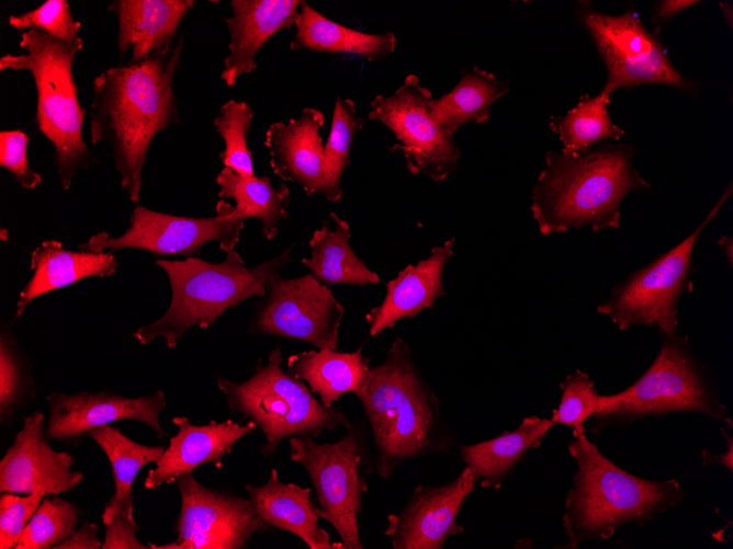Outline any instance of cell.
<instances>
[{
	"label": "cell",
	"instance_id": "cell-1",
	"mask_svg": "<svg viewBox=\"0 0 733 549\" xmlns=\"http://www.w3.org/2000/svg\"><path fill=\"white\" fill-rule=\"evenodd\" d=\"M183 38L146 60L104 69L93 80L90 138L112 151L121 187L138 203L149 146L162 129L179 122L173 79Z\"/></svg>",
	"mask_w": 733,
	"mask_h": 549
},
{
	"label": "cell",
	"instance_id": "cell-2",
	"mask_svg": "<svg viewBox=\"0 0 733 549\" xmlns=\"http://www.w3.org/2000/svg\"><path fill=\"white\" fill-rule=\"evenodd\" d=\"M373 442L375 471L388 480L408 461L448 455L456 445L441 403L397 335L384 359L370 367L354 392Z\"/></svg>",
	"mask_w": 733,
	"mask_h": 549
},
{
	"label": "cell",
	"instance_id": "cell-3",
	"mask_svg": "<svg viewBox=\"0 0 733 549\" xmlns=\"http://www.w3.org/2000/svg\"><path fill=\"white\" fill-rule=\"evenodd\" d=\"M630 145H601L570 156L549 150L531 192V214L544 236L570 229H617L621 203L651 187L634 168Z\"/></svg>",
	"mask_w": 733,
	"mask_h": 549
},
{
	"label": "cell",
	"instance_id": "cell-4",
	"mask_svg": "<svg viewBox=\"0 0 733 549\" xmlns=\"http://www.w3.org/2000/svg\"><path fill=\"white\" fill-rule=\"evenodd\" d=\"M574 437L568 451L577 469L566 494L562 516L566 534L563 548H576L595 539H609L625 524L643 526L684 499V491L675 479H641L605 457L589 442L585 432Z\"/></svg>",
	"mask_w": 733,
	"mask_h": 549
},
{
	"label": "cell",
	"instance_id": "cell-5",
	"mask_svg": "<svg viewBox=\"0 0 733 549\" xmlns=\"http://www.w3.org/2000/svg\"><path fill=\"white\" fill-rule=\"evenodd\" d=\"M292 248L255 266H247L235 250L221 263L194 256L156 260L168 274L171 302L163 316L137 329L134 339L145 345L162 338L172 348L193 327L206 330L228 308L253 296L264 297L270 276L292 262Z\"/></svg>",
	"mask_w": 733,
	"mask_h": 549
},
{
	"label": "cell",
	"instance_id": "cell-6",
	"mask_svg": "<svg viewBox=\"0 0 733 549\" xmlns=\"http://www.w3.org/2000/svg\"><path fill=\"white\" fill-rule=\"evenodd\" d=\"M20 47L25 54H7L0 70H26L36 87L38 129L54 145V162L61 185L68 190L75 174L97 163L82 139L86 111L78 100L72 62L82 49L81 38L66 42L41 30L24 31Z\"/></svg>",
	"mask_w": 733,
	"mask_h": 549
},
{
	"label": "cell",
	"instance_id": "cell-7",
	"mask_svg": "<svg viewBox=\"0 0 733 549\" xmlns=\"http://www.w3.org/2000/svg\"><path fill=\"white\" fill-rule=\"evenodd\" d=\"M283 356L279 343L259 359L252 375L243 382L216 377L229 410L251 421L266 437L260 453L271 458L279 445L295 436L318 438L350 422L336 407H327L314 397L305 384L282 369Z\"/></svg>",
	"mask_w": 733,
	"mask_h": 549
},
{
	"label": "cell",
	"instance_id": "cell-8",
	"mask_svg": "<svg viewBox=\"0 0 733 549\" xmlns=\"http://www.w3.org/2000/svg\"><path fill=\"white\" fill-rule=\"evenodd\" d=\"M608 398V405L594 415L598 430L670 412H693L713 419L726 413L709 373L692 354L688 338L677 333L663 335L658 354L646 371Z\"/></svg>",
	"mask_w": 733,
	"mask_h": 549
},
{
	"label": "cell",
	"instance_id": "cell-9",
	"mask_svg": "<svg viewBox=\"0 0 733 549\" xmlns=\"http://www.w3.org/2000/svg\"><path fill=\"white\" fill-rule=\"evenodd\" d=\"M345 428V435L334 443H317L311 436L289 438L290 459L306 471L319 518L334 527L345 549H362L358 515L368 478L375 470L374 455L365 421L349 422Z\"/></svg>",
	"mask_w": 733,
	"mask_h": 549
},
{
	"label": "cell",
	"instance_id": "cell-10",
	"mask_svg": "<svg viewBox=\"0 0 733 549\" xmlns=\"http://www.w3.org/2000/svg\"><path fill=\"white\" fill-rule=\"evenodd\" d=\"M731 194L732 183L692 233L616 284L597 312L608 317L620 330L647 325L658 329L663 335L676 334L678 301L692 290L695 244Z\"/></svg>",
	"mask_w": 733,
	"mask_h": 549
},
{
	"label": "cell",
	"instance_id": "cell-11",
	"mask_svg": "<svg viewBox=\"0 0 733 549\" xmlns=\"http://www.w3.org/2000/svg\"><path fill=\"white\" fill-rule=\"evenodd\" d=\"M576 15L606 66L604 91L612 94L619 88L658 83L698 92L699 85L676 70L657 34L644 26L633 8L609 15L578 2Z\"/></svg>",
	"mask_w": 733,
	"mask_h": 549
},
{
	"label": "cell",
	"instance_id": "cell-12",
	"mask_svg": "<svg viewBox=\"0 0 733 549\" xmlns=\"http://www.w3.org/2000/svg\"><path fill=\"white\" fill-rule=\"evenodd\" d=\"M433 96L416 75H408L391 95L371 101L368 118L384 124L397 144L411 174H424L435 182L444 181L458 169L460 149L454 136L432 114Z\"/></svg>",
	"mask_w": 733,
	"mask_h": 549
},
{
	"label": "cell",
	"instance_id": "cell-13",
	"mask_svg": "<svg viewBox=\"0 0 733 549\" xmlns=\"http://www.w3.org/2000/svg\"><path fill=\"white\" fill-rule=\"evenodd\" d=\"M262 298L256 305L249 333L337 350L345 308L328 286L312 274L285 278L275 272L268 279Z\"/></svg>",
	"mask_w": 733,
	"mask_h": 549
},
{
	"label": "cell",
	"instance_id": "cell-14",
	"mask_svg": "<svg viewBox=\"0 0 733 549\" xmlns=\"http://www.w3.org/2000/svg\"><path fill=\"white\" fill-rule=\"evenodd\" d=\"M233 206L216 204V215L205 218L181 217L137 206L129 228L120 237L101 231L79 245L82 251L101 253L105 249H140L165 256L191 254L203 244L218 241L223 251L234 250L244 229V220L232 216Z\"/></svg>",
	"mask_w": 733,
	"mask_h": 549
},
{
	"label": "cell",
	"instance_id": "cell-15",
	"mask_svg": "<svg viewBox=\"0 0 733 549\" xmlns=\"http://www.w3.org/2000/svg\"><path fill=\"white\" fill-rule=\"evenodd\" d=\"M177 487L181 508L178 537L153 549H240L270 525L256 513L248 497L207 488L192 473L180 477Z\"/></svg>",
	"mask_w": 733,
	"mask_h": 549
},
{
	"label": "cell",
	"instance_id": "cell-16",
	"mask_svg": "<svg viewBox=\"0 0 733 549\" xmlns=\"http://www.w3.org/2000/svg\"><path fill=\"white\" fill-rule=\"evenodd\" d=\"M477 480L465 466L452 481L417 484L401 511L387 516L384 531L394 549H441L464 531L458 516Z\"/></svg>",
	"mask_w": 733,
	"mask_h": 549
},
{
	"label": "cell",
	"instance_id": "cell-17",
	"mask_svg": "<svg viewBox=\"0 0 733 549\" xmlns=\"http://www.w3.org/2000/svg\"><path fill=\"white\" fill-rule=\"evenodd\" d=\"M75 460L67 451L53 449L44 434V414L34 412L0 461V492L57 495L74 489L83 478L71 470Z\"/></svg>",
	"mask_w": 733,
	"mask_h": 549
},
{
	"label": "cell",
	"instance_id": "cell-18",
	"mask_svg": "<svg viewBox=\"0 0 733 549\" xmlns=\"http://www.w3.org/2000/svg\"><path fill=\"white\" fill-rule=\"evenodd\" d=\"M50 410L46 435L66 443L77 442L95 427L121 420H136L148 425L158 438L167 435L159 422L166 408L162 390L153 394L127 398L110 390L77 394L54 392L47 397Z\"/></svg>",
	"mask_w": 733,
	"mask_h": 549
},
{
	"label": "cell",
	"instance_id": "cell-19",
	"mask_svg": "<svg viewBox=\"0 0 733 549\" xmlns=\"http://www.w3.org/2000/svg\"><path fill=\"white\" fill-rule=\"evenodd\" d=\"M172 422L179 431L170 438L156 468L148 470L144 482L148 490L176 482L206 462L221 468L224 456L230 453L233 446L257 428L251 421L245 424L232 420L211 421L195 425L187 416H174Z\"/></svg>",
	"mask_w": 733,
	"mask_h": 549
},
{
	"label": "cell",
	"instance_id": "cell-20",
	"mask_svg": "<svg viewBox=\"0 0 733 549\" xmlns=\"http://www.w3.org/2000/svg\"><path fill=\"white\" fill-rule=\"evenodd\" d=\"M324 113L305 107L298 118L272 123L266 131L270 167L284 181L302 186L307 196L320 193L323 186L324 145L319 129Z\"/></svg>",
	"mask_w": 733,
	"mask_h": 549
},
{
	"label": "cell",
	"instance_id": "cell-21",
	"mask_svg": "<svg viewBox=\"0 0 733 549\" xmlns=\"http://www.w3.org/2000/svg\"><path fill=\"white\" fill-rule=\"evenodd\" d=\"M300 0H233V16L225 19L229 30V54L221 79L232 87L239 77L257 67L256 56L277 32L295 24Z\"/></svg>",
	"mask_w": 733,
	"mask_h": 549
},
{
	"label": "cell",
	"instance_id": "cell-22",
	"mask_svg": "<svg viewBox=\"0 0 733 549\" xmlns=\"http://www.w3.org/2000/svg\"><path fill=\"white\" fill-rule=\"evenodd\" d=\"M455 239L435 247L430 255L417 264H408L398 275L387 282L386 294L380 306L365 316L370 336L393 328L405 318H415L424 309L431 308L446 294L442 273L453 255Z\"/></svg>",
	"mask_w": 733,
	"mask_h": 549
},
{
	"label": "cell",
	"instance_id": "cell-23",
	"mask_svg": "<svg viewBox=\"0 0 733 549\" xmlns=\"http://www.w3.org/2000/svg\"><path fill=\"white\" fill-rule=\"evenodd\" d=\"M191 0H116L108 10L117 18L120 57L129 53L128 64L169 50L181 21L193 8Z\"/></svg>",
	"mask_w": 733,
	"mask_h": 549
},
{
	"label": "cell",
	"instance_id": "cell-24",
	"mask_svg": "<svg viewBox=\"0 0 733 549\" xmlns=\"http://www.w3.org/2000/svg\"><path fill=\"white\" fill-rule=\"evenodd\" d=\"M245 489L258 516L270 526L295 535L311 549H345L341 542H331L319 525L311 488L282 482L272 468L266 483L246 484Z\"/></svg>",
	"mask_w": 733,
	"mask_h": 549
},
{
	"label": "cell",
	"instance_id": "cell-25",
	"mask_svg": "<svg viewBox=\"0 0 733 549\" xmlns=\"http://www.w3.org/2000/svg\"><path fill=\"white\" fill-rule=\"evenodd\" d=\"M33 275L20 294L15 318L36 297L91 276H111L117 261L111 252H74L57 240H45L31 255Z\"/></svg>",
	"mask_w": 733,
	"mask_h": 549
},
{
	"label": "cell",
	"instance_id": "cell-26",
	"mask_svg": "<svg viewBox=\"0 0 733 549\" xmlns=\"http://www.w3.org/2000/svg\"><path fill=\"white\" fill-rule=\"evenodd\" d=\"M554 426L551 419L527 416L514 431L459 448L462 462L469 467L484 489H499L504 480L527 453L539 447Z\"/></svg>",
	"mask_w": 733,
	"mask_h": 549
},
{
	"label": "cell",
	"instance_id": "cell-27",
	"mask_svg": "<svg viewBox=\"0 0 733 549\" xmlns=\"http://www.w3.org/2000/svg\"><path fill=\"white\" fill-rule=\"evenodd\" d=\"M369 368L370 358L362 354V346L353 352L332 348L304 351L291 355L286 365V371L306 382L327 407L345 393H354Z\"/></svg>",
	"mask_w": 733,
	"mask_h": 549
},
{
	"label": "cell",
	"instance_id": "cell-28",
	"mask_svg": "<svg viewBox=\"0 0 733 549\" xmlns=\"http://www.w3.org/2000/svg\"><path fill=\"white\" fill-rule=\"evenodd\" d=\"M295 26L296 34L290 44L292 50L343 53L375 61L394 53L397 43L393 32L369 34L346 27L322 15L305 1L301 4Z\"/></svg>",
	"mask_w": 733,
	"mask_h": 549
},
{
	"label": "cell",
	"instance_id": "cell-29",
	"mask_svg": "<svg viewBox=\"0 0 733 549\" xmlns=\"http://www.w3.org/2000/svg\"><path fill=\"white\" fill-rule=\"evenodd\" d=\"M330 218L335 229H330L325 220L309 240L311 256L302 259L301 262L324 284L366 286L380 283L377 273L371 271L353 252L349 224L334 211L330 213Z\"/></svg>",
	"mask_w": 733,
	"mask_h": 549
},
{
	"label": "cell",
	"instance_id": "cell-30",
	"mask_svg": "<svg viewBox=\"0 0 733 549\" xmlns=\"http://www.w3.org/2000/svg\"><path fill=\"white\" fill-rule=\"evenodd\" d=\"M218 196L233 198L232 216L238 220L258 218L267 240L274 239L289 217L290 190L281 184L273 186L268 176H245L225 168L217 174Z\"/></svg>",
	"mask_w": 733,
	"mask_h": 549
},
{
	"label": "cell",
	"instance_id": "cell-31",
	"mask_svg": "<svg viewBox=\"0 0 733 549\" xmlns=\"http://www.w3.org/2000/svg\"><path fill=\"white\" fill-rule=\"evenodd\" d=\"M508 81L473 67L465 69L458 84L431 102L432 114L451 135L467 123L481 124L490 118V106L509 92Z\"/></svg>",
	"mask_w": 733,
	"mask_h": 549
},
{
	"label": "cell",
	"instance_id": "cell-32",
	"mask_svg": "<svg viewBox=\"0 0 733 549\" xmlns=\"http://www.w3.org/2000/svg\"><path fill=\"white\" fill-rule=\"evenodd\" d=\"M87 436L101 447L113 471L115 492L103 510L104 524L124 501L133 496V482L142 468L147 464L157 462L166 448L142 445L111 425L92 428Z\"/></svg>",
	"mask_w": 733,
	"mask_h": 549
},
{
	"label": "cell",
	"instance_id": "cell-33",
	"mask_svg": "<svg viewBox=\"0 0 733 549\" xmlns=\"http://www.w3.org/2000/svg\"><path fill=\"white\" fill-rule=\"evenodd\" d=\"M610 95L604 90L596 96L585 94L565 115L551 117L550 129L562 141L563 152L578 156L596 142L622 137L624 130L611 121L607 110Z\"/></svg>",
	"mask_w": 733,
	"mask_h": 549
},
{
	"label": "cell",
	"instance_id": "cell-34",
	"mask_svg": "<svg viewBox=\"0 0 733 549\" xmlns=\"http://www.w3.org/2000/svg\"><path fill=\"white\" fill-rule=\"evenodd\" d=\"M363 126L358 116L356 104L351 99L337 98L330 133L324 146L323 194L329 202H338L342 197L341 176L350 164V146L357 131Z\"/></svg>",
	"mask_w": 733,
	"mask_h": 549
},
{
	"label": "cell",
	"instance_id": "cell-35",
	"mask_svg": "<svg viewBox=\"0 0 733 549\" xmlns=\"http://www.w3.org/2000/svg\"><path fill=\"white\" fill-rule=\"evenodd\" d=\"M78 516L79 510L74 503L60 497L43 499L15 549L56 547L76 530Z\"/></svg>",
	"mask_w": 733,
	"mask_h": 549
},
{
	"label": "cell",
	"instance_id": "cell-36",
	"mask_svg": "<svg viewBox=\"0 0 733 549\" xmlns=\"http://www.w3.org/2000/svg\"><path fill=\"white\" fill-rule=\"evenodd\" d=\"M252 118V110L246 102L229 100L222 105L213 121L225 142V149L219 155L223 164L245 176L255 175L251 153L247 147Z\"/></svg>",
	"mask_w": 733,
	"mask_h": 549
},
{
	"label": "cell",
	"instance_id": "cell-37",
	"mask_svg": "<svg viewBox=\"0 0 733 549\" xmlns=\"http://www.w3.org/2000/svg\"><path fill=\"white\" fill-rule=\"evenodd\" d=\"M562 397L551 421L573 427V435L585 432L584 423L607 405V396H600L588 374L576 370L560 384Z\"/></svg>",
	"mask_w": 733,
	"mask_h": 549
},
{
	"label": "cell",
	"instance_id": "cell-38",
	"mask_svg": "<svg viewBox=\"0 0 733 549\" xmlns=\"http://www.w3.org/2000/svg\"><path fill=\"white\" fill-rule=\"evenodd\" d=\"M9 24L16 30H41L47 34L74 42L78 37L81 23L76 21L65 0H48L38 8L21 14L11 15Z\"/></svg>",
	"mask_w": 733,
	"mask_h": 549
},
{
	"label": "cell",
	"instance_id": "cell-39",
	"mask_svg": "<svg viewBox=\"0 0 733 549\" xmlns=\"http://www.w3.org/2000/svg\"><path fill=\"white\" fill-rule=\"evenodd\" d=\"M37 493L20 495L1 492L0 495V548H15L22 534L42 503Z\"/></svg>",
	"mask_w": 733,
	"mask_h": 549
},
{
	"label": "cell",
	"instance_id": "cell-40",
	"mask_svg": "<svg viewBox=\"0 0 733 549\" xmlns=\"http://www.w3.org/2000/svg\"><path fill=\"white\" fill-rule=\"evenodd\" d=\"M29 140V135L20 129L2 130L0 133V164L13 174L14 180L21 186L33 190L42 182V176L29 167L26 157Z\"/></svg>",
	"mask_w": 733,
	"mask_h": 549
},
{
	"label": "cell",
	"instance_id": "cell-41",
	"mask_svg": "<svg viewBox=\"0 0 733 549\" xmlns=\"http://www.w3.org/2000/svg\"><path fill=\"white\" fill-rule=\"evenodd\" d=\"M13 347L5 336L0 343V414L1 422L14 411L23 391V373Z\"/></svg>",
	"mask_w": 733,
	"mask_h": 549
},
{
	"label": "cell",
	"instance_id": "cell-42",
	"mask_svg": "<svg viewBox=\"0 0 733 549\" xmlns=\"http://www.w3.org/2000/svg\"><path fill=\"white\" fill-rule=\"evenodd\" d=\"M105 536L102 549H147L136 531L138 526L133 517V496L124 501L104 523Z\"/></svg>",
	"mask_w": 733,
	"mask_h": 549
},
{
	"label": "cell",
	"instance_id": "cell-43",
	"mask_svg": "<svg viewBox=\"0 0 733 549\" xmlns=\"http://www.w3.org/2000/svg\"><path fill=\"white\" fill-rule=\"evenodd\" d=\"M55 549H99L102 542L98 537V526L86 522Z\"/></svg>",
	"mask_w": 733,
	"mask_h": 549
},
{
	"label": "cell",
	"instance_id": "cell-44",
	"mask_svg": "<svg viewBox=\"0 0 733 549\" xmlns=\"http://www.w3.org/2000/svg\"><path fill=\"white\" fill-rule=\"evenodd\" d=\"M696 0H663L653 5L652 23L657 34L675 15L698 3Z\"/></svg>",
	"mask_w": 733,
	"mask_h": 549
},
{
	"label": "cell",
	"instance_id": "cell-45",
	"mask_svg": "<svg viewBox=\"0 0 733 549\" xmlns=\"http://www.w3.org/2000/svg\"><path fill=\"white\" fill-rule=\"evenodd\" d=\"M702 457H703V462H719L722 466L726 467L730 471H732V448H729L726 453L723 455H712L707 453L706 450L702 451Z\"/></svg>",
	"mask_w": 733,
	"mask_h": 549
},
{
	"label": "cell",
	"instance_id": "cell-46",
	"mask_svg": "<svg viewBox=\"0 0 733 549\" xmlns=\"http://www.w3.org/2000/svg\"><path fill=\"white\" fill-rule=\"evenodd\" d=\"M718 243H719V245L721 247L723 254H724L725 258L728 259L730 266H732V256H733V250H732V248H733V241H732V237L722 236V237L718 240Z\"/></svg>",
	"mask_w": 733,
	"mask_h": 549
},
{
	"label": "cell",
	"instance_id": "cell-47",
	"mask_svg": "<svg viewBox=\"0 0 733 549\" xmlns=\"http://www.w3.org/2000/svg\"><path fill=\"white\" fill-rule=\"evenodd\" d=\"M720 7L722 9V13H723L726 22L729 23L730 28H732V18H733L732 3L730 1L729 2H720Z\"/></svg>",
	"mask_w": 733,
	"mask_h": 549
}]
</instances>
